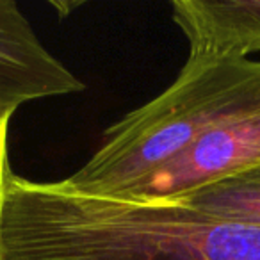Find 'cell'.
Listing matches in <instances>:
<instances>
[{
  "mask_svg": "<svg viewBox=\"0 0 260 260\" xmlns=\"http://www.w3.org/2000/svg\"><path fill=\"white\" fill-rule=\"evenodd\" d=\"M0 260H260V226L175 203L80 196L11 171Z\"/></svg>",
  "mask_w": 260,
  "mask_h": 260,
  "instance_id": "1",
  "label": "cell"
},
{
  "mask_svg": "<svg viewBox=\"0 0 260 260\" xmlns=\"http://www.w3.org/2000/svg\"><path fill=\"white\" fill-rule=\"evenodd\" d=\"M260 111V61L189 55L177 80L109 126L100 148L57 182L64 191L119 200L202 136Z\"/></svg>",
  "mask_w": 260,
  "mask_h": 260,
  "instance_id": "2",
  "label": "cell"
},
{
  "mask_svg": "<svg viewBox=\"0 0 260 260\" xmlns=\"http://www.w3.org/2000/svg\"><path fill=\"white\" fill-rule=\"evenodd\" d=\"M258 164L260 111H256L207 132L177 159L152 171L119 200L170 203Z\"/></svg>",
  "mask_w": 260,
  "mask_h": 260,
  "instance_id": "3",
  "label": "cell"
},
{
  "mask_svg": "<svg viewBox=\"0 0 260 260\" xmlns=\"http://www.w3.org/2000/svg\"><path fill=\"white\" fill-rule=\"evenodd\" d=\"M84 82L45 48L11 0H0V125L23 104L80 93Z\"/></svg>",
  "mask_w": 260,
  "mask_h": 260,
  "instance_id": "4",
  "label": "cell"
},
{
  "mask_svg": "<svg viewBox=\"0 0 260 260\" xmlns=\"http://www.w3.org/2000/svg\"><path fill=\"white\" fill-rule=\"evenodd\" d=\"M171 8L189 55L248 59L260 50V0H173Z\"/></svg>",
  "mask_w": 260,
  "mask_h": 260,
  "instance_id": "5",
  "label": "cell"
},
{
  "mask_svg": "<svg viewBox=\"0 0 260 260\" xmlns=\"http://www.w3.org/2000/svg\"><path fill=\"white\" fill-rule=\"evenodd\" d=\"M170 203L235 223L260 226V164Z\"/></svg>",
  "mask_w": 260,
  "mask_h": 260,
  "instance_id": "6",
  "label": "cell"
},
{
  "mask_svg": "<svg viewBox=\"0 0 260 260\" xmlns=\"http://www.w3.org/2000/svg\"><path fill=\"white\" fill-rule=\"evenodd\" d=\"M8 130H9V125H0V207H2L6 178L11 173V170H9V160H8Z\"/></svg>",
  "mask_w": 260,
  "mask_h": 260,
  "instance_id": "7",
  "label": "cell"
}]
</instances>
